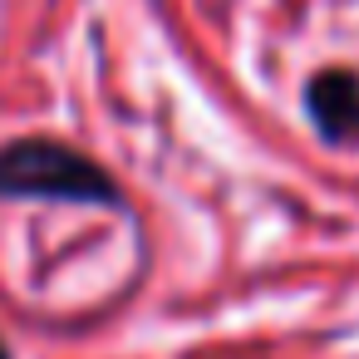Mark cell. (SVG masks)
<instances>
[{
  "label": "cell",
  "instance_id": "cell-1",
  "mask_svg": "<svg viewBox=\"0 0 359 359\" xmlns=\"http://www.w3.org/2000/svg\"><path fill=\"white\" fill-rule=\"evenodd\" d=\"M0 192H25V197H69V202H109L114 182L65 143H11L0 148Z\"/></svg>",
  "mask_w": 359,
  "mask_h": 359
},
{
  "label": "cell",
  "instance_id": "cell-2",
  "mask_svg": "<svg viewBox=\"0 0 359 359\" xmlns=\"http://www.w3.org/2000/svg\"><path fill=\"white\" fill-rule=\"evenodd\" d=\"M305 114L325 143H359V74L354 69H320L305 89Z\"/></svg>",
  "mask_w": 359,
  "mask_h": 359
},
{
  "label": "cell",
  "instance_id": "cell-3",
  "mask_svg": "<svg viewBox=\"0 0 359 359\" xmlns=\"http://www.w3.org/2000/svg\"><path fill=\"white\" fill-rule=\"evenodd\" d=\"M0 359H11V354H6V344H0Z\"/></svg>",
  "mask_w": 359,
  "mask_h": 359
}]
</instances>
